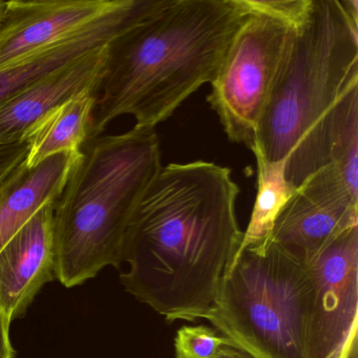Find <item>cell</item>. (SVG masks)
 Returning <instances> with one entry per match:
<instances>
[{"mask_svg": "<svg viewBox=\"0 0 358 358\" xmlns=\"http://www.w3.org/2000/svg\"><path fill=\"white\" fill-rule=\"evenodd\" d=\"M238 194L228 167L206 161L161 167L127 228L125 290L169 322L204 318L242 244Z\"/></svg>", "mask_w": 358, "mask_h": 358, "instance_id": "cell-1", "label": "cell"}, {"mask_svg": "<svg viewBox=\"0 0 358 358\" xmlns=\"http://www.w3.org/2000/svg\"><path fill=\"white\" fill-rule=\"evenodd\" d=\"M248 17L240 0H161L106 45L89 139L129 115L155 129L215 80Z\"/></svg>", "mask_w": 358, "mask_h": 358, "instance_id": "cell-2", "label": "cell"}, {"mask_svg": "<svg viewBox=\"0 0 358 358\" xmlns=\"http://www.w3.org/2000/svg\"><path fill=\"white\" fill-rule=\"evenodd\" d=\"M358 117V17L343 0H312L293 32L251 152L285 162L299 188L330 164L333 148Z\"/></svg>", "mask_w": 358, "mask_h": 358, "instance_id": "cell-3", "label": "cell"}, {"mask_svg": "<svg viewBox=\"0 0 358 358\" xmlns=\"http://www.w3.org/2000/svg\"><path fill=\"white\" fill-rule=\"evenodd\" d=\"M155 129L85 142L66 186L54 203L56 278L68 288L120 268L131 217L160 171Z\"/></svg>", "mask_w": 358, "mask_h": 358, "instance_id": "cell-4", "label": "cell"}, {"mask_svg": "<svg viewBox=\"0 0 358 358\" xmlns=\"http://www.w3.org/2000/svg\"><path fill=\"white\" fill-rule=\"evenodd\" d=\"M315 286L311 271L272 244L243 249L205 315L255 358H309Z\"/></svg>", "mask_w": 358, "mask_h": 358, "instance_id": "cell-5", "label": "cell"}, {"mask_svg": "<svg viewBox=\"0 0 358 358\" xmlns=\"http://www.w3.org/2000/svg\"><path fill=\"white\" fill-rule=\"evenodd\" d=\"M293 32L270 16L248 13L234 35L207 97L230 141L252 150Z\"/></svg>", "mask_w": 358, "mask_h": 358, "instance_id": "cell-6", "label": "cell"}, {"mask_svg": "<svg viewBox=\"0 0 358 358\" xmlns=\"http://www.w3.org/2000/svg\"><path fill=\"white\" fill-rule=\"evenodd\" d=\"M358 227V198L330 163L308 178L280 209L267 244L309 266L335 238Z\"/></svg>", "mask_w": 358, "mask_h": 358, "instance_id": "cell-7", "label": "cell"}, {"mask_svg": "<svg viewBox=\"0 0 358 358\" xmlns=\"http://www.w3.org/2000/svg\"><path fill=\"white\" fill-rule=\"evenodd\" d=\"M307 267L315 286L309 358H345L357 341L358 227L335 238Z\"/></svg>", "mask_w": 358, "mask_h": 358, "instance_id": "cell-8", "label": "cell"}, {"mask_svg": "<svg viewBox=\"0 0 358 358\" xmlns=\"http://www.w3.org/2000/svg\"><path fill=\"white\" fill-rule=\"evenodd\" d=\"M127 0H10L0 22V72L89 30Z\"/></svg>", "mask_w": 358, "mask_h": 358, "instance_id": "cell-9", "label": "cell"}, {"mask_svg": "<svg viewBox=\"0 0 358 358\" xmlns=\"http://www.w3.org/2000/svg\"><path fill=\"white\" fill-rule=\"evenodd\" d=\"M53 217L54 204L47 205L0 250V310L11 322L56 278Z\"/></svg>", "mask_w": 358, "mask_h": 358, "instance_id": "cell-10", "label": "cell"}, {"mask_svg": "<svg viewBox=\"0 0 358 358\" xmlns=\"http://www.w3.org/2000/svg\"><path fill=\"white\" fill-rule=\"evenodd\" d=\"M106 45L35 81L0 104V144L24 141L27 131L48 110L81 92H98Z\"/></svg>", "mask_w": 358, "mask_h": 358, "instance_id": "cell-11", "label": "cell"}, {"mask_svg": "<svg viewBox=\"0 0 358 358\" xmlns=\"http://www.w3.org/2000/svg\"><path fill=\"white\" fill-rule=\"evenodd\" d=\"M154 7L152 0H127V5L89 30L43 52L30 62L0 72V104L24 87L78 58L104 47Z\"/></svg>", "mask_w": 358, "mask_h": 358, "instance_id": "cell-12", "label": "cell"}, {"mask_svg": "<svg viewBox=\"0 0 358 358\" xmlns=\"http://www.w3.org/2000/svg\"><path fill=\"white\" fill-rule=\"evenodd\" d=\"M80 152L56 155L33 169L24 161L0 187V250L37 211L59 198Z\"/></svg>", "mask_w": 358, "mask_h": 358, "instance_id": "cell-13", "label": "cell"}, {"mask_svg": "<svg viewBox=\"0 0 358 358\" xmlns=\"http://www.w3.org/2000/svg\"><path fill=\"white\" fill-rule=\"evenodd\" d=\"M97 99V91L81 92L36 121L24 134L27 167H36L56 155L79 154L89 140Z\"/></svg>", "mask_w": 358, "mask_h": 358, "instance_id": "cell-14", "label": "cell"}, {"mask_svg": "<svg viewBox=\"0 0 358 358\" xmlns=\"http://www.w3.org/2000/svg\"><path fill=\"white\" fill-rule=\"evenodd\" d=\"M255 159L257 164V198L238 252L243 249L267 244L276 217L295 192V188L285 178V162H266L259 156H255Z\"/></svg>", "mask_w": 358, "mask_h": 358, "instance_id": "cell-15", "label": "cell"}, {"mask_svg": "<svg viewBox=\"0 0 358 358\" xmlns=\"http://www.w3.org/2000/svg\"><path fill=\"white\" fill-rule=\"evenodd\" d=\"M236 347L234 343L217 335V330L209 327H182L176 336V355L182 358H213L222 347Z\"/></svg>", "mask_w": 358, "mask_h": 358, "instance_id": "cell-16", "label": "cell"}, {"mask_svg": "<svg viewBox=\"0 0 358 358\" xmlns=\"http://www.w3.org/2000/svg\"><path fill=\"white\" fill-rule=\"evenodd\" d=\"M331 163L352 194L358 198V117L352 119L335 143Z\"/></svg>", "mask_w": 358, "mask_h": 358, "instance_id": "cell-17", "label": "cell"}, {"mask_svg": "<svg viewBox=\"0 0 358 358\" xmlns=\"http://www.w3.org/2000/svg\"><path fill=\"white\" fill-rule=\"evenodd\" d=\"M248 13L263 14L299 29L307 20L312 0H240Z\"/></svg>", "mask_w": 358, "mask_h": 358, "instance_id": "cell-18", "label": "cell"}, {"mask_svg": "<svg viewBox=\"0 0 358 358\" xmlns=\"http://www.w3.org/2000/svg\"><path fill=\"white\" fill-rule=\"evenodd\" d=\"M28 152L29 143L27 141L0 144V187L26 161Z\"/></svg>", "mask_w": 358, "mask_h": 358, "instance_id": "cell-19", "label": "cell"}, {"mask_svg": "<svg viewBox=\"0 0 358 358\" xmlns=\"http://www.w3.org/2000/svg\"><path fill=\"white\" fill-rule=\"evenodd\" d=\"M9 318L0 310V358H14L15 351L10 338Z\"/></svg>", "mask_w": 358, "mask_h": 358, "instance_id": "cell-20", "label": "cell"}, {"mask_svg": "<svg viewBox=\"0 0 358 358\" xmlns=\"http://www.w3.org/2000/svg\"><path fill=\"white\" fill-rule=\"evenodd\" d=\"M213 358H255L251 356L250 354L247 352L243 351V350L238 349V348L229 347V345H225L222 347L221 349L217 352V355Z\"/></svg>", "mask_w": 358, "mask_h": 358, "instance_id": "cell-21", "label": "cell"}, {"mask_svg": "<svg viewBox=\"0 0 358 358\" xmlns=\"http://www.w3.org/2000/svg\"><path fill=\"white\" fill-rule=\"evenodd\" d=\"M357 349V341H356V343H354V345H352L351 350H350L345 358H358Z\"/></svg>", "mask_w": 358, "mask_h": 358, "instance_id": "cell-22", "label": "cell"}, {"mask_svg": "<svg viewBox=\"0 0 358 358\" xmlns=\"http://www.w3.org/2000/svg\"><path fill=\"white\" fill-rule=\"evenodd\" d=\"M8 1H3L0 0V22L3 20V16H5L6 11H7Z\"/></svg>", "mask_w": 358, "mask_h": 358, "instance_id": "cell-23", "label": "cell"}, {"mask_svg": "<svg viewBox=\"0 0 358 358\" xmlns=\"http://www.w3.org/2000/svg\"><path fill=\"white\" fill-rule=\"evenodd\" d=\"M176 358H182L181 356L176 355Z\"/></svg>", "mask_w": 358, "mask_h": 358, "instance_id": "cell-24", "label": "cell"}]
</instances>
